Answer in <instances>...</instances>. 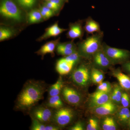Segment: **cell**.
<instances>
[{
    "mask_svg": "<svg viewBox=\"0 0 130 130\" xmlns=\"http://www.w3.org/2000/svg\"><path fill=\"white\" fill-rule=\"evenodd\" d=\"M91 58L94 67L101 70H107L112 65L103 50L102 47Z\"/></svg>",
    "mask_w": 130,
    "mask_h": 130,
    "instance_id": "7",
    "label": "cell"
},
{
    "mask_svg": "<svg viewBox=\"0 0 130 130\" xmlns=\"http://www.w3.org/2000/svg\"><path fill=\"white\" fill-rule=\"evenodd\" d=\"M99 125L98 120L95 119L91 118L89 120L87 126V130H97L99 129Z\"/></svg>",
    "mask_w": 130,
    "mask_h": 130,
    "instance_id": "30",
    "label": "cell"
},
{
    "mask_svg": "<svg viewBox=\"0 0 130 130\" xmlns=\"http://www.w3.org/2000/svg\"><path fill=\"white\" fill-rule=\"evenodd\" d=\"M75 63L68 61L63 58L58 61L56 65L57 71L61 75L68 74L72 70Z\"/></svg>",
    "mask_w": 130,
    "mask_h": 130,
    "instance_id": "14",
    "label": "cell"
},
{
    "mask_svg": "<svg viewBox=\"0 0 130 130\" xmlns=\"http://www.w3.org/2000/svg\"><path fill=\"white\" fill-rule=\"evenodd\" d=\"M77 49H68L63 47L58 44L57 47V53L59 54L66 56L77 51Z\"/></svg>",
    "mask_w": 130,
    "mask_h": 130,
    "instance_id": "25",
    "label": "cell"
},
{
    "mask_svg": "<svg viewBox=\"0 0 130 130\" xmlns=\"http://www.w3.org/2000/svg\"><path fill=\"white\" fill-rule=\"evenodd\" d=\"M119 121L123 123H127L130 118V109L128 107H123L118 114Z\"/></svg>",
    "mask_w": 130,
    "mask_h": 130,
    "instance_id": "22",
    "label": "cell"
},
{
    "mask_svg": "<svg viewBox=\"0 0 130 130\" xmlns=\"http://www.w3.org/2000/svg\"><path fill=\"white\" fill-rule=\"evenodd\" d=\"M102 48L112 65L123 64L130 61L129 50L110 46L105 43H103Z\"/></svg>",
    "mask_w": 130,
    "mask_h": 130,
    "instance_id": "3",
    "label": "cell"
},
{
    "mask_svg": "<svg viewBox=\"0 0 130 130\" xmlns=\"http://www.w3.org/2000/svg\"><path fill=\"white\" fill-rule=\"evenodd\" d=\"M117 105L109 100L107 102L94 108V112L100 116H107L115 112L117 110Z\"/></svg>",
    "mask_w": 130,
    "mask_h": 130,
    "instance_id": "11",
    "label": "cell"
},
{
    "mask_svg": "<svg viewBox=\"0 0 130 130\" xmlns=\"http://www.w3.org/2000/svg\"><path fill=\"white\" fill-rule=\"evenodd\" d=\"M46 125L43 123L34 118H32V123L31 129L32 130H45Z\"/></svg>",
    "mask_w": 130,
    "mask_h": 130,
    "instance_id": "27",
    "label": "cell"
},
{
    "mask_svg": "<svg viewBox=\"0 0 130 130\" xmlns=\"http://www.w3.org/2000/svg\"><path fill=\"white\" fill-rule=\"evenodd\" d=\"M91 79L94 83L101 84L103 82L105 78L104 74L102 70L95 68H93L90 72Z\"/></svg>",
    "mask_w": 130,
    "mask_h": 130,
    "instance_id": "18",
    "label": "cell"
},
{
    "mask_svg": "<svg viewBox=\"0 0 130 130\" xmlns=\"http://www.w3.org/2000/svg\"><path fill=\"white\" fill-rule=\"evenodd\" d=\"M45 1H46L47 2H50L51 1H52V0H45Z\"/></svg>",
    "mask_w": 130,
    "mask_h": 130,
    "instance_id": "41",
    "label": "cell"
},
{
    "mask_svg": "<svg viewBox=\"0 0 130 130\" xmlns=\"http://www.w3.org/2000/svg\"><path fill=\"white\" fill-rule=\"evenodd\" d=\"M112 89V86L109 82H102L99 84L97 87L96 91L104 93H110Z\"/></svg>",
    "mask_w": 130,
    "mask_h": 130,
    "instance_id": "26",
    "label": "cell"
},
{
    "mask_svg": "<svg viewBox=\"0 0 130 130\" xmlns=\"http://www.w3.org/2000/svg\"><path fill=\"white\" fill-rule=\"evenodd\" d=\"M0 12L4 17L21 21V13L14 3L11 0H3L0 7Z\"/></svg>",
    "mask_w": 130,
    "mask_h": 130,
    "instance_id": "4",
    "label": "cell"
},
{
    "mask_svg": "<svg viewBox=\"0 0 130 130\" xmlns=\"http://www.w3.org/2000/svg\"><path fill=\"white\" fill-rule=\"evenodd\" d=\"M110 100V93L96 91L90 96V106L94 108L106 103Z\"/></svg>",
    "mask_w": 130,
    "mask_h": 130,
    "instance_id": "9",
    "label": "cell"
},
{
    "mask_svg": "<svg viewBox=\"0 0 130 130\" xmlns=\"http://www.w3.org/2000/svg\"><path fill=\"white\" fill-rule=\"evenodd\" d=\"M67 30V29L59 27L58 23H55L45 30V32L39 38V41L46 40L50 37L57 36Z\"/></svg>",
    "mask_w": 130,
    "mask_h": 130,
    "instance_id": "13",
    "label": "cell"
},
{
    "mask_svg": "<svg viewBox=\"0 0 130 130\" xmlns=\"http://www.w3.org/2000/svg\"><path fill=\"white\" fill-rule=\"evenodd\" d=\"M12 33L11 30L7 29L1 28L0 29V41L6 40L11 36Z\"/></svg>",
    "mask_w": 130,
    "mask_h": 130,
    "instance_id": "29",
    "label": "cell"
},
{
    "mask_svg": "<svg viewBox=\"0 0 130 130\" xmlns=\"http://www.w3.org/2000/svg\"><path fill=\"white\" fill-rule=\"evenodd\" d=\"M62 93L65 100L71 105H78L81 101V95L76 90L68 87L63 89Z\"/></svg>",
    "mask_w": 130,
    "mask_h": 130,
    "instance_id": "10",
    "label": "cell"
},
{
    "mask_svg": "<svg viewBox=\"0 0 130 130\" xmlns=\"http://www.w3.org/2000/svg\"><path fill=\"white\" fill-rule=\"evenodd\" d=\"M122 65L123 70L129 76H130V61L124 63Z\"/></svg>",
    "mask_w": 130,
    "mask_h": 130,
    "instance_id": "34",
    "label": "cell"
},
{
    "mask_svg": "<svg viewBox=\"0 0 130 130\" xmlns=\"http://www.w3.org/2000/svg\"><path fill=\"white\" fill-rule=\"evenodd\" d=\"M84 29L88 34L93 35L95 32L96 33L101 31L100 24L90 17L86 20Z\"/></svg>",
    "mask_w": 130,
    "mask_h": 130,
    "instance_id": "16",
    "label": "cell"
},
{
    "mask_svg": "<svg viewBox=\"0 0 130 130\" xmlns=\"http://www.w3.org/2000/svg\"><path fill=\"white\" fill-rule=\"evenodd\" d=\"M46 6L54 11H56V10L57 11L60 8V7H59L57 5L50 2H47L46 4Z\"/></svg>",
    "mask_w": 130,
    "mask_h": 130,
    "instance_id": "35",
    "label": "cell"
},
{
    "mask_svg": "<svg viewBox=\"0 0 130 130\" xmlns=\"http://www.w3.org/2000/svg\"><path fill=\"white\" fill-rule=\"evenodd\" d=\"M84 128L83 123L80 122H78L75 124L72 127L70 128L71 130H84Z\"/></svg>",
    "mask_w": 130,
    "mask_h": 130,
    "instance_id": "33",
    "label": "cell"
},
{
    "mask_svg": "<svg viewBox=\"0 0 130 130\" xmlns=\"http://www.w3.org/2000/svg\"><path fill=\"white\" fill-rule=\"evenodd\" d=\"M21 6L25 8H31L34 6L36 0H16Z\"/></svg>",
    "mask_w": 130,
    "mask_h": 130,
    "instance_id": "31",
    "label": "cell"
},
{
    "mask_svg": "<svg viewBox=\"0 0 130 130\" xmlns=\"http://www.w3.org/2000/svg\"><path fill=\"white\" fill-rule=\"evenodd\" d=\"M123 92L122 88L120 86L115 85L110 94V100L117 105H120Z\"/></svg>",
    "mask_w": 130,
    "mask_h": 130,
    "instance_id": "19",
    "label": "cell"
},
{
    "mask_svg": "<svg viewBox=\"0 0 130 130\" xmlns=\"http://www.w3.org/2000/svg\"><path fill=\"white\" fill-rule=\"evenodd\" d=\"M90 72L87 66L82 64L73 72L72 78L73 82L78 86L86 87L91 79Z\"/></svg>",
    "mask_w": 130,
    "mask_h": 130,
    "instance_id": "5",
    "label": "cell"
},
{
    "mask_svg": "<svg viewBox=\"0 0 130 130\" xmlns=\"http://www.w3.org/2000/svg\"><path fill=\"white\" fill-rule=\"evenodd\" d=\"M84 30V29L83 28L81 22L71 24L67 34L68 37L73 40L81 38L83 36Z\"/></svg>",
    "mask_w": 130,
    "mask_h": 130,
    "instance_id": "12",
    "label": "cell"
},
{
    "mask_svg": "<svg viewBox=\"0 0 130 130\" xmlns=\"http://www.w3.org/2000/svg\"><path fill=\"white\" fill-rule=\"evenodd\" d=\"M31 115L32 118L43 123L49 122L53 118L52 111L44 107L36 108L32 111Z\"/></svg>",
    "mask_w": 130,
    "mask_h": 130,
    "instance_id": "8",
    "label": "cell"
},
{
    "mask_svg": "<svg viewBox=\"0 0 130 130\" xmlns=\"http://www.w3.org/2000/svg\"><path fill=\"white\" fill-rule=\"evenodd\" d=\"M59 39L48 42L42 46L40 49L37 52L38 55L43 57L47 54H54V51L56 45L58 44Z\"/></svg>",
    "mask_w": 130,
    "mask_h": 130,
    "instance_id": "17",
    "label": "cell"
},
{
    "mask_svg": "<svg viewBox=\"0 0 130 130\" xmlns=\"http://www.w3.org/2000/svg\"><path fill=\"white\" fill-rule=\"evenodd\" d=\"M61 46L68 49H76V45L73 42H68L59 44Z\"/></svg>",
    "mask_w": 130,
    "mask_h": 130,
    "instance_id": "32",
    "label": "cell"
},
{
    "mask_svg": "<svg viewBox=\"0 0 130 130\" xmlns=\"http://www.w3.org/2000/svg\"><path fill=\"white\" fill-rule=\"evenodd\" d=\"M43 11H44L46 13L48 14H49L50 16H52L53 15L54 13L52 9L50 8H49L47 7L46 6H44L42 7L41 8Z\"/></svg>",
    "mask_w": 130,
    "mask_h": 130,
    "instance_id": "36",
    "label": "cell"
},
{
    "mask_svg": "<svg viewBox=\"0 0 130 130\" xmlns=\"http://www.w3.org/2000/svg\"><path fill=\"white\" fill-rule=\"evenodd\" d=\"M45 88L38 82L30 81L25 85L17 98V108L27 110L30 109L43 98Z\"/></svg>",
    "mask_w": 130,
    "mask_h": 130,
    "instance_id": "1",
    "label": "cell"
},
{
    "mask_svg": "<svg viewBox=\"0 0 130 130\" xmlns=\"http://www.w3.org/2000/svg\"><path fill=\"white\" fill-rule=\"evenodd\" d=\"M113 74L118 79L122 89L126 91H130V77L129 76L119 70L114 71Z\"/></svg>",
    "mask_w": 130,
    "mask_h": 130,
    "instance_id": "15",
    "label": "cell"
},
{
    "mask_svg": "<svg viewBox=\"0 0 130 130\" xmlns=\"http://www.w3.org/2000/svg\"><path fill=\"white\" fill-rule=\"evenodd\" d=\"M103 129L104 130H116L117 129V125L115 120L112 117H107L103 121Z\"/></svg>",
    "mask_w": 130,
    "mask_h": 130,
    "instance_id": "23",
    "label": "cell"
},
{
    "mask_svg": "<svg viewBox=\"0 0 130 130\" xmlns=\"http://www.w3.org/2000/svg\"><path fill=\"white\" fill-rule=\"evenodd\" d=\"M128 126H129V128L130 129V118L128 121Z\"/></svg>",
    "mask_w": 130,
    "mask_h": 130,
    "instance_id": "40",
    "label": "cell"
},
{
    "mask_svg": "<svg viewBox=\"0 0 130 130\" xmlns=\"http://www.w3.org/2000/svg\"><path fill=\"white\" fill-rule=\"evenodd\" d=\"M73 112L71 109L67 108H60L55 114V122L60 126H65L69 124L73 118Z\"/></svg>",
    "mask_w": 130,
    "mask_h": 130,
    "instance_id": "6",
    "label": "cell"
},
{
    "mask_svg": "<svg viewBox=\"0 0 130 130\" xmlns=\"http://www.w3.org/2000/svg\"><path fill=\"white\" fill-rule=\"evenodd\" d=\"M43 19L40 10H34L31 11L29 14V21L30 23L34 24L38 23Z\"/></svg>",
    "mask_w": 130,
    "mask_h": 130,
    "instance_id": "24",
    "label": "cell"
},
{
    "mask_svg": "<svg viewBox=\"0 0 130 130\" xmlns=\"http://www.w3.org/2000/svg\"><path fill=\"white\" fill-rule=\"evenodd\" d=\"M50 2L53 3L57 5L60 8L63 4L64 0H52Z\"/></svg>",
    "mask_w": 130,
    "mask_h": 130,
    "instance_id": "37",
    "label": "cell"
},
{
    "mask_svg": "<svg viewBox=\"0 0 130 130\" xmlns=\"http://www.w3.org/2000/svg\"><path fill=\"white\" fill-rule=\"evenodd\" d=\"M121 104L124 107H130V96L127 92L123 91L121 100Z\"/></svg>",
    "mask_w": 130,
    "mask_h": 130,
    "instance_id": "28",
    "label": "cell"
},
{
    "mask_svg": "<svg viewBox=\"0 0 130 130\" xmlns=\"http://www.w3.org/2000/svg\"><path fill=\"white\" fill-rule=\"evenodd\" d=\"M59 129L58 126L52 125H46L45 130H58Z\"/></svg>",
    "mask_w": 130,
    "mask_h": 130,
    "instance_id": "38",
    "label": "cell"
},
{
    "mask_svg": "<svg viewBox=\"0 0 130 130\" xmlns=\"http://www.w3.org/2000/svg\"><path fill=\"white\" fill-rule=\"evenodd\" d=\"M40 11L41 12V14L43 18L44 19H47L49 18L50 17H51V16H50L49 14H48L44 11L42 10V9H40Z\"/></svg>",
    "mask_w": 130,
    "mask_h": 130,
    "instance_id": "39",
    "label": "cell"
},
{
    "mask_svg": "<svg viewBox=\"0 0 130 130\" xmlns=\"http://www.w3.org/2000/svg\"><path fill=\"white\" fill-rule=\"evenodd\" d=\"M63 87V82L61 77H59L56 83L52 85L49 91L50 96L59 95Z\"/></svg>",
    "mask_w": 130,
    "mask_h": 130,
    "instance_id": "20",
    "label": "cell"
},
{
    "mask_svg": "<svg viewBox=\"0 0 130 130\" xmlns=\"http://www.w3.org/2000/svg\"><path fill=\"white\" fill-rule=\"evenodd\" d=\"M104 33L102 31L93 34L80 43L78 52L81 57L91 58L101 48Z\"/></svg>",
    "mask_w": 130,
    "mask_h": 130,
    "instance_id": "2",
    "label": "cell"
},
{
    "mask_svg": "<svg viewBox=\"0 0 130 130\" xmlns=\"http://www.w3.org/2000/svg\"><path fill=\"white\" fill-rule=\"evenodd\" d=\"M63 105V103L59 95L50 96L48 102V106L55 109L61 108Z\"/></svg>",
    "mask_w": 130,
    "mask_h": 130,
    "instance_id": "21",
    "label": "cell"
}]
</instances>
